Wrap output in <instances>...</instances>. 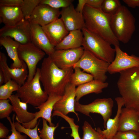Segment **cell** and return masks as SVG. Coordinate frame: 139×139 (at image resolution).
<instances>
[{
    "mask_svg": "<svg viewBox=\"0 0 139 139\" xmlns=\"http://www.w3.org/2000/svg\"><path fill=\"white\" fill-rule=\"evenodd\" d=\"M40 69V81L44 90L49 95L53 94L62 96L70 83L73 67L61 69L52 60L50 56L45 58Z\"/></svg>",
    "mask_w": 139,
    "mask_h": 139,
    "instance_id": "6da1fadb",
    "label": "cell"
},
{
    "mask_svg": "<svg viewBox=\"0 0 139 139\" xmlns=\"http://www.w3.org/2000/svg\"><path fill=\"white\" fill-rule=\"evenodd\" d=\"M82 14L85 27L87 29L101 37L111 45L119 46L110 26L112 15L104 12L101 8H96L85 4Z\"/></svg>",
    "mask_w": 139,
    "mask_h": 139,
    "instance_id": "7a4b0ae2",
    "label": "cell"
},
{
    "mask_svg": "<svg viewBox=\"0 0 139 139\" xmlns=\"http://www.w3.org/2000/svg\"><path fill=\"white\" fill-rule=\"evenodd\" d=\"M119 73L117 86L124 106L139 112V66Z\"/></svg>",
    "mask_w": 139,
    "mask_h": 139,
    "instance_id": "3957f363",
    "label": "cell"
},
{
    "mask_svg": "<svg viewBox=\"0 0 139 139\" xmlns=\"http://www.w3.org/2000/svg\"><path fill=\"white\" fill-rule=\"evenodd\" d=\"M135 19L130 11L124 5L112 15L110 26L119 41L124 44L130 40L135 29Z\"/></svg>",
    "mask_w": 139,
    "mask_h": 139,
    "instance_id": "277c9868",
    "label": "cell"
},
{
    "mask_svg": "<svg viewBox=\"0 0 139 139\" xmlns=\"http://www.w3.org/2000/svg\"><path fill=\"white\" fill-rule=\"evenodd\" d=\"M81 30L83 36L82 47L96 57L109 63L114 60L116 51L115 48L104 39L90 31L86 28Z\"/></svg>",
    "mask_w": 139,
    "mask_h": 139,
    "instance_id": "5b68a950",
    "label": "cell"
},
{
    "mask_svg": "<svg viewBox=\"0 0 139 139\" xmlns=\"http://www.w3.org/2000/svg\"><path fill=\"white\" fill-rule=\"evenodd\" d=\"M40 82V69L37 68L32 79L28 82L26 81L16 91L21 101L35 107L45 102L48 95L42 89Z\"/></svg>",
    "mask_w": 139,
    "mask_h": 139,
    "instance_id": "8992f818",
    "label": "cell"
},
{
    "mask_svg": "<svg viewBox=\"0 0 139 139\" xmlns=\"http://www.w3.org/2000/svg\"><path fill=\"white\" fill-rule=\"evenodd\" d=\"M110 64L99 59L88 51L84 49L79 60L73 66L78 67L83 71L91 74L93 79L105 82L106 74Z\"/></svg>",
    "mask_w": 139,
    "mask_h": 139,
    "instance_id": "52a82bcc",
    "label": "cell"
},
{
    "mask_svg": "<svg viewBox=\"0 0 139 139\" xmlns=\"http://www.w3.org/2000/svg\"><path fill=\"white\" fill-rule=\"evenodd\" d=\"M18 53L20 59L24 62L27 66L28 74L26 81L29 82L35 74L37 64L44 58L46 53L31 42L20 44Z\"/></svg>",
    "mask_w": 139,
    "mask_h": 139,
    "instance_id": "ba28073f",
    "label": "cell"
},
{
    "mask_svg": "<svg viewBox=\"0 0 139 139\" xmlns=\"http://www.w3.org/2000/svg\"><path fill=\"white\" fill-rule=\"evenodd\" d=\"M114 103V101L111 98H98L87 105L75 101V111L89 117L90 113L100 114L103 118V126L106 129L107 121L111 115Z\"/></svg>",
    "mask_w": 139,
    "mask_h": 139,
    "instance_id": "9c48e42d",
    "label": "cell"
},
{
    "mask_svg": "<svg viewBox=\"0 0 139 139\" xmlns=\"http://www.w3.org/2000/svg\"><path fill=\"white\" fill-rule=\"evenodd\" d=\"M84 50L82 46L74 49L55 50L50 56L58 67L65 69L73 67L81 58Z\"/></svg>",
    "mask_w": 139,
    "mask_h": 139,
    "instance_id": "30bf717a",
    "label": "cell"
},
{
    "mask_svg": "<svg viewBox=\"0 0 139 139\" xmlns=\"http://www.w3.org/2000/svg\"><path fill=\"white\" fill-rule=\"evenodd\" d=\"M116 55L112 62L109 65L108 72L112 74L139 66V57L129 55L123 51L119 46H115Z\"/></svg>",
    "mask_w": 139,
    "mask_h": 139,
    "instance_id": "8fae6325",
    "label": "cell"
},
{
    "mask_svg": "<svg viewBox=\"0 0 139 139\" xmlns=\"http://www.w3.org/2000/svg\"><path fill=\"white\" fill-rule=\"evenodd\" d=\"M6 36L13 38L21 44L31 42L30 23L29 20L24 19L13 26L4 25L0 29V37Z\"/></svg>",
    "mask_w": 139,
    "mask_h": 139,
    "instance_id": "7c38bea8",
    "label": "cell"
},
{
    "mask_svg": "<svg viewBox=\"0 0 139 139\" xmlns=\"http://www.w3.org/2000/svg\"><path fill=\"white\" fill-rule=\"evenodd\" d=\"M60 15L59 9L48 5L39 4L35 8L29 19L31 24L45 26L59 18Z\"/></svg>",
    "mask_w": 139,
    "mask_h": 139,
    "instance_id": "4fadbf2b",
    "label": "cell"
},
{
    "mask_svg": "<svg viewBox=\"0 0 139 139\" xmlns=\"http://www.w3.org/2000/svg\"><path fill=\"white\" fill-rule=\"evenodd\" d=\"M7 60V58L6 55L1 51L0 69L2 71L4 75V83L11 80L16 82L20 86H21L26 82L28 75V71L26 64L22 60V66L21 68H12L8 66Z\"/></svg>",
    "mask_w": 139,
    "mask_h": 139,
    "instance_id": "5bb4252c",
    "label": "cell"
},
{
    "mask_svg": "<svg viewBox=\"0 0 139 139\" xmlns=\"http://www.w3.org/2000/svg\"><path fill=\"white\" fill-rule=\"evenodd\" d=\"M62 96L51 94L48 95L47 100L38 107H35L36 109H39V111L35 112V118L31 121L26 123H22V125L26 128H33L37 124L38 119L41 118L46 120L51 126H55L51 121L52 112L54 106L58 101L60 100Z\"/></svg>",
    "mask_w": 139,
    "mask_h": 139,
    "instance_id": "9a60e30c",
    "label": "cell"
},
{
    "mask_svg": "<svg viewBox=\"0 0 139 139\" xmlns=\"http://www.w3.org/2000/svg\"><path fill=\"white\" fill-rule=\"evenodd\" d=\"M76 89L75 86L70 83H68L66 87L62 98L55 104L53 110L65 115L70 112L73 113L79 121L78 114L76 112L75 109Z\"/></svg>",
    "mask_w": 139,
    "mask_h": 139,
    "instance_id": "2e32d148",
    "label": "cell"
},
{
    "mask_svg": "<svg viewBox=\"0 0 139 139\" xmlns=\"http://www.w3.org/2000/svg\"><path fill=\"white\" fill-rule=\"evenodd\" d=\"M60 18L69 32L81 30L85 27L82 14L77 12L72 4L67 7L62 8L60 11Z\"/></svg>",
    "mask_w": 139,
    "mask_h": 139,
    "instance_id": "e0dca14e",
    "label": "cell"
},
{
    "mask_svg": "<svg viewBox=\"0 0 139 139\" xmlns=\"http://www.w3.org/2000/svg\"><path fill=\"white\" fill-rule=\"evenodd\" d=\"M134 131L139 132V112L133 108L121 109L118 131Z\"/></svg>",
    "mask_w": 139,
    "mask_h": 139,
    "instance_id": "ac0fdd59",
    "label": "cell"
},
{
    "mask_svg": "<svg viewBox=\"0 0 139 139\" xmlns=\"http://www.w3.org/2000/svg\"><path fill=\"white\" fill-rule=\"evenodd\" d=\"M51 44L55 47L69 33L60 18L42 27Z\"/></svg>",
    "mask_w": 139,
    "mask_h": 139,
    "instance_id": "d6986e66",
    "label": "cell"
},
{
    "mask_svg": "<svg viewBox=\"0 0 139 139\" xmlns=\"http://www.w3.org/2000/svg\"><path fill=\"white\" fill-rule=\"evenodd\" d=\"M31 42L47 55L51 56L55 50L42 30L37 24H30Z\"/></svg>",
    "mask_w": 139,
    "mask_h": 139,
    "instance_id": "ffe728a7",
    "label": "cell"
},
{
    "mask_svg": "<svg viewBox=\"0 0 139 139\" xmlns=\"http://www.w3.org/2000/svg\"><path fill=\"white\" fill-rule=\"evenodd\" d=\"M9 100L13 106V111L16 116L15 120L21 124L28 123L35 118V113L28 111L27 103L22 102L16 93L12 94Z\"/></svg>",
    "mask_w": 139,
    "mask_h": 139,
    "instance_id": "44dd1931",
    "label": "cell"
},
{
    "mask_svg": "<svg viewBox=\"0 0 139 139\" xmlns=\"http://www.w3.org/2000/svg\"><path fill=\"white\" fill-rule=\"evenodd\" d=\"M20 7L0 6V22L8 27L14 26L24 19Z\"/></svg>",
    "mask_w": 139,
    "mask_h": 139,
    "instance_id": "7402d4cb",
    "label": "cell"
},
{
    "mask_svg": "<svg viewBox=\"0 0 139 139\" xmlns=\"http://www.w3.org/2000/svg\"><path fill=\"white\" fill-rule=\"evenodd\" d=\"M117 106V110L116 116L113 119L109 118L107 121L106 128L102 130L99 127L96 130L103 135L107 139H112L118 131L119 117L122 107L124 105V101L121 97L115 98Z\"/></svg>",
    "mask_w": 139,
    "mask_h": 139,
    "instance_id": "603a6c76",
    "label": "cell"
},
{
    "mask_svg": "<svg viewBox=\"0 0 139 139\" xmlns=\"http://www.w3.org/2000/svg\"><path fill=\"white\" fill-rule=\"evenodd\" d=\"M20 44L10 37H0L1 45L4 47L8 55L13 61L10 67L12 68H20L22 66V61L20 59L18 53Z\"/></svg>",
    "mask_w": 139,
    "mask_h": 139,
    "instance_id": "cb8c5ba5",
    "label": "cell"
},
{
    "mask_svg": "<svg viewBox=\"0 0 139 139\" xmlns=\"http://www.w3.org/2000/svg\"><path fill=\"white\" fill-rule=\"evenodd\" d=\"M108 84V82H102L93 79L78 86L76 88L75 101L79 102L81 98L88 94L101 93L102 90L107 87Z\"/></svg>",
    "mask_w": 139,
    "mask_h": 139,
    "instance_id": "d4e9b609",
    "label": "cell"
},
{
    "mask_svg": "<svg viewBox=\"0 0 139 139\" xmlns=\"http://www.w3.org/2000/svg\"><path fill=\"white\" fill-rule=\"evenodd\" d=\"M81 30L69 32L63 40L55 47V50L74 49L82 47L83 36Z\"/></svg>",
    "mask_w": 139,
    "mask_h": 139,
    "instance_id": "484cf974",
    "label": "cell"
},
{
    "mask_svg": "<svg viewBox=\"0 0 139 139\" xmlns=\"http://www.w3.org/2000/svg\"><path fill=\"white\" fill-rule=\"evenodd\" d=\"M74 71L71 75L70 83L75 86H79L93 80L90 74L82 71L80 68L73 67Z\"/></svg>",
    "mask_w": 139,
    "mask_h": 139,
    "instance_id": "4316f807",
    "label": "cell"
},
{
    "mask_svg": "<svg viewBox=\"0 0 139 139\" xmlns=\"http://www.w3.org/2000/svg\"><path fill=\"white\" fill-rule=\"evenodd\" d=\"M0 86V99H8L12 92L17 91L20 86L12 80L8 81Z\"/></svg>",
    "mask_w": 139,
    "mask_h": 139,
    "instance_id": "83f0119b",
    "label": "cell"
},
{
    "mask_svg": "<svg viewBox=\"0 0 139 139\" xmlns=\"http://www.w3.org/2000/svg\"><path fill=\"white\" fill-rule=\"evenodd\" d=\"M82 128L83 135L81 139H107L104 135L93 128L86 121H84Z\"/></svg>",
    "mask_w": 139,
    "mask_h": 139,
    "instance_id": "f1b7e54d",
    "label": "cell"
},
{
    "mask_svg": "<svg viewBox=\"0 0 139 139\" xmlns=\"http://www.w3.org/2000/svg\"><path fill=\"white\" fill-rule=\"evenodd\" d=\"M41 0H23L20 7L25 19L28 20L36 7Z\"/></svg>",
    "mask_w": 139,
    "mask_h": 139,
    "instance_id": "f546056e",
    "label": "cell"
},
{
    "mask_svg": "<svg viewBox=\"0 0 139 139\" xmlns=\"http://www.w3.org/2000/svg\"><path fill=\"white\" fill-rule=\"evenodd\" d=\"M121 6L119 0H103L101 8L104 12L112 15L117 12Z\"/></svg>",
    "mask_w": 139,
    "mask_h": 139,
    "instance_id": "4dcf8cb0",
    "label": "cell"
},
{
    "mask_svg": "<svg viewBox=\"0 0 139 139\" xmlns=\"http://www.w3.org/2000/svg\"><path fill=\"white\" fill-rule=\"evenodd\" d=\"M47 121L42 119V129L39 131V136L42 139H54V133L56 128L59 126L57 123L56 126H51L48 125Z\"/></svg>",
    "mask_w": 139,
    "mask_h": 139,
    "instance_id": "1f68e13d",
    "label": "cell"
},
{
    "mask_svg": "<svg viewBox=\"0 0 139 139\" xmlns=\"http://www.w3.org/2000/svg\"><path fill=\"white\" fill-rule=\"evenodd\" d=\"M40 121V120L39 121L36 126L33 128H25L18 121L15 123V127L17 131L25 134L31 139H42L38 135L37 132Z\"/></svg>",
    "mask_w": 139,
    "mask_h": 139,
    "instance_id": "d6a6232c",
    "label": "cell"
},
{
    "mask_svg": "<svg viewBox=\"0 0 139 139\" xmlns=\"http://www.w3.org/2000/svg\"><path fill=\"white\" fill-rule=\"evenodd\" d=\"M73 0H41L39 4H46L55 8L67 7L72 4Z\"/></svg>",
    "mask_w": 139,
    "mask_h": 139,
    "instance_id": "836d02e7",
    "label": "cell"
},
{
    "mask_svg": "<svg viewBox=\"0 0 139 139\" xmlns=\"http://www.w3.org/2000/svg\"><path fill=\"white\" fill-rule=\"evenodd\" d=\"M9 99H0V119L7 118L13 111L12 105Z\"/></svg>",
    "mask_w": 139,
    "mask_h": 139,
    "instance_id": "e575fe53",
    "label": "cell"
},
{
    "mask_svg": "<svg viewBox=\"0 0 139 139\" xmlns=\"http://www.w3.org/2000/svg\"><path fill=\"white\" fill-rule=\"evenodd\" d=\"M15 115H13L12 120L9 116L7 118L11 126V134L7 136V139H27V135H22L21 133L17 131L15 125L14 119Z\"/></svg>",
    "mask_w": 139,
    "mask_h": 139,
    "instance_id": "d590c367",
    "label": "cell"
},
{
    "mask_svg": "<svg viewBox=\"0 0 139 139\" xmlns=\"http://www.w3.org/2000/svg\"><path fill=\"white\" fill-rule=\"evenodd\" d=\"M112 139H139V132L134 131H118Z\"/></svg>",
    "mask_w": 139,
    "mask_h": 139,
    "instance_id": "8d00e7d4",
    "label": "cell"
},
{
    "mask_svg": "<svg viewBox=\"0 0 139 139\" xmlns=\"http://www.w3.org/2000/svg\"><path fill=\"white\" fill-rule=\"evenodd\" d=\"M23 0H0V6H21Z\"/></svg>",
    "mask_w": 139,
    "mask_h": 139,
    "instance_id": "74e56055",
    "label": "cell"
},
{
    "mask_svg": "<svg viewBox=\"0 0 139 139\" xmlns=\"http://www.w3.org/2000/svg\"><path fill=\"white\" fill-rule=\"evenodd\" d=\"M103 0H85L86 4L96 8H101Z\"/></svg>",
    "mask_w": 139,
    "mask_h": 139,
    "instance_id": "f35d334b",
    "label": "cell"
},
{
    "mask_svg": "<svg viewBox=\"0 0 139 139\" xmlns=\"http://www.w3.org/2000/svg\"><path fill=\"white\" fill-rule=\"evenodd\" d=\"M9 132L8 129L2 123H0V138L7 139Z\"/></svg>",
    "mask_w": 139,
    "mask_h": 139,
    "instance_id": "ab89813d",
    "label": "cell"
},
{
    "mask_svg": "<svg viewBox=\"0 0 139 139\" xmlns=\"http://www.w3.org/2000/svg\"><path fill=\"white\" fill-rule=\"evenodd\" d=\"M123 1L131 8H134L139 7V0H123Z\"/></svg>",
    "mask_w": 139,
    "mask_h": 139,
    "instance_id": "60d3db41",
    "label": "cell"
},
{
    "mask_svg": "<svg viewBox=\"0 0 139 139\" xmlns=\"http://www.w3.org/2000/svg\"><path fill=\"white\" fill-rule=\"evenodd\" d=\"M86 4L85 0H79L76 10L78 12L82 14L83 8Z\"/></svg>",
    "mask_w": 139,
    "mask_h": 139,
    "instance_id": "b9f144b4",
    "label": "cell"
},
{
    "mask_svg": "<svg viewBox=\"0 0 139 139\" xmlns=\"http://www.w3.org/2000/svg\"><path fill=\"white\" fill-rule=\"evenodd\" d=\"M4 77L2 71L0 69V86L4 83Z\"/></svg>",
    "mask_w": 139,
    "mask_h": 139,
    "instance_id": "7bdbcfd3",
    "label": "cell"
}]
</instances>
